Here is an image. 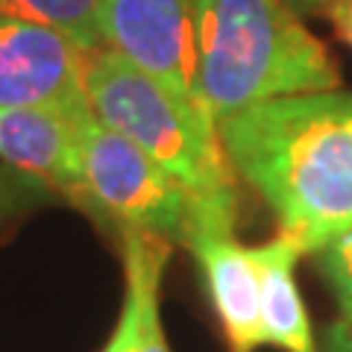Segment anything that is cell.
Here are the masks:
<instances>
[{"mask_svg": "<svg viewBox=\"0 0 352 352\" xmlns=\"http://www.w3.org/2000/svg\"><path fill=\"white\" fill-rule=\"evenodd\" d=\"M188 247L200 264L208 296L223 326L232 352H252L264 344L258 270L250 247H241L235 232L206 229L188 238Z\"/></svg>", "mask_w": 352, "mask_h": 352, "instance_id": "ba28073f", "label": "cell"}, {"mask_svg": "<svg viewBox=\"0 0 352 352\" xmlns=\"http://www.w3.org/2000/svg\"><path fill=\"white\" fill-rule=\"evenodd\" d=\"M150 232H135V229H124L120 241H124V308H120L118 326L103 352H138L141 346V296H144V264L150 250Z\"/></svg>", "mask_w": 352, "mask_h": 352, "instance_id": "8fae6325", "label": "cell"}, {"mask_svg": "<svg viewBox=\"0 0 352 352\" xmlns=\"http://www.w3.org/2000/svg\"><path fill=\"white\" fill-rule=\"evenodd\" d=\"M323 352H352V326L346 320L332 326V332H329V338H326Z\"/></svg>", "mask_w": 352, "mask_h": 352, "instance_id": "2e32d148", "label": "cell"}, {"mask_svg": "<svg viewBox=\"0 0 352 352\" xmlns=\"http://www.w3.org/2000/svg\"><path fill=\"white\" fill-rule=\"evenodd\" d=\"M0 15L59 30L88 53L106 47L100 36V0H0Z\"/></svg>", "mask_w": 352, "mask_h": 352, "instance_id": "30bf717a", "label": "cell"}, {"mask_svg": "<svg viewBox=\"0 0 352 352\" xmlns=\"http://www.w3.org/2000/svg\"><path fill=\"white\" fill-rule=\"evenodd\" d=\"M226 159L302 252L352 226V94L311 91L247 106L217 124Z\"/></svg>", "mask_w": 352, "mask_h": 352, "instance_id": "6da1fadb", "label": "cell"}, {"mask_svg": "<svg viewBox=\"0 0 352 352\" xmlns=\"http://www.w3.org/2000/svg\"><path fill=\"white\" fill-rule=\"evenodd\" d=\"M80 206L115 220L120 232L135 229L182 244L191 232L188 188L91 112L80 120Z\"/></svg>", "mask_w": 352, "mask_h": 352, "instance_id": "277c9868", "label": "cell"}, {"mask_svg": "<svg viewBox=\"0 0 352 352\" xmlns=\"http://www.w3.org/2000/svg\"><path fill=\"white\" fill-rule=\"evenodd\" d=\"M100 36L109 50L191 97L197 68L191 0H100Z\"/></svg>", "mask_w": 352, "mask_h": 352, "instance_id": "8992f818", "label": "cell"}, {"mask_svg": "<svg viewBox=\"0 0 352 352\" xmlns=\"http://www.w3.org/2000/svg\"><path fill=\"white\" fill-rule=\"evenodd\" d=\"M250 252L258 270L264 344L282 346L285 352H320L294 279V267L302 250L291 238L279 235L261 247H250Z\"/></svg>", "mask_w": 352, "mask_h": 352, "instance_id": "9c48e42d", "label": "cell"}, {"mask_svg": "<svg viewBox=\"0 0 352 352\" xmlns=\"http://www.w3.org/2000/svg\"><path fill=\"white\" fill-rule=\"evenodd\" d=\"M88 56L59 30L0 15V106L88 112Z\"/></svg>", "mask_w": 352, "mask_h": 352, "instance_id": "5b68a950", "label": "cell"}, {"mask_svg": "<svg viewBox=\"0 0 352 352\" xmlns=\"http://www.w3.org/2000/svg\"><path fill=\"white\" fill-rule=\"evenodd\" d=\"M197 68L191 97L220 124L247 106L335 91L340 71L288 0H191Z\"/></svg>", "mask_w": 352, "mask_h": 352, "instance_id": "7a4b0ae2", "label": "cell"}, {"mask_svg": "<svg viewBox=\"0 0 352 352\" xmlns=\"http://www.w3.org/2000/svg\"><path fill=\"white\" fill-rule=\"evenodd\" d=\"M288 3H291V6H294V9H296V3H300V0H288Z\"/></svg>", "mask_w": 352, "mask_h": 352, "instance_id": "ac0fdd59", "label": "cell"}, {"mask_svg": "<svg viewBox=\"0 0 352 352\" xmlns=\"http://www.w3.org/2000/svg\"><path fill=\"white\" fill-rule=\"evenodd\" d=\"M44 188L47 185H41L32 176L9 168V164H0V223L27 212L30 206H36L44 197Z\"/></svg>", "mask_w": 352, "mask_h": 352, "instance_id": "5bb4252c", "label": "cell"}, {"mask_svg": "<svg viewBox=\"0 0 352 352\" xmlns=\"http://www.w3.org/2000/svg\"><path fill=\"white\" fill-rule=\"evenodd\" d=\"M323 12H329V18H332L338 38L346 41L352 47V0H335V3H329Z\"/></svg>", "mask_w": 352, "mask_h": 352, "instance_id": "9a60e30c", "label": "cell"}, {"mask_svg": "<svg viewBox=\"0 0 352 352\" xmlns=\"http://www.w3.org/2000/svg\"><path fill=\"white\" fill-rule=\"evenodd\" d=\"M85 100L100 124L138 144L188 188L194 200L188 238L203 229L235 232V170L217 124L194 97L100 47L88 56Z\"/></svg>", "mask_w": 352, "mask_h": 352, "instance_id": "3957f363", "label": "cell"}, {"mask_svg": "<svg viewBox=\"0 0 352 352\" xmlns=\"http://www.w3.org/2000/svg\"><path fill=\"white\" fill-rule=\"evenodd\" d=\"M329 3H335V0H300L296 12H314V9H326Z\"/></svg>", "mask_w": 352, "mask_h": 352, "instance_id": "e0dca14e", "label": "cell"}, {"mask_svg": "<svg viewBox=\"0 0 352 352\" xmlns=\"http://www.w3.org/2000/svg\"><path fill=\"white\" fill-rule=\"evenodd\" d=\"M88 112L0 106V162L80 203V120Z\"/></svg>", "mask_w": 352, "mask_h": 352, "instance_id": "52a82bcc", "label": "cell"}, {"mask_svg": "<svg viewBox=\"0 0 352 352\" xmlns=\"http://www.w3.org/2000/svg\"><path fill=\"white\" fill-rule=\"evenodd\" d=\"M170 256V241L159 235L150 238L147 264H144V296H141V346L138 352H170L168 335L159 314V291H162V273Z\"/></svg>", "mask_w": 352, "mask_h": 352, "instance_id": "7c38bea8", "label": "cell"}, {"mask_svg": "<svg viewBox=\"0 0 352 352\" xmlns=\"http://www.w3.org/2000/svg\"><path fill=\"white\" fill-rule=\"evenodd\" d=\"M317 252H320V267L329 279V288L344 311V320L352 326V226Z\"/></svg>", "mask_w": 352, "mask_h": 352, "instance_id": "4fadbf2b", "label": "cell"}]
</instances>
